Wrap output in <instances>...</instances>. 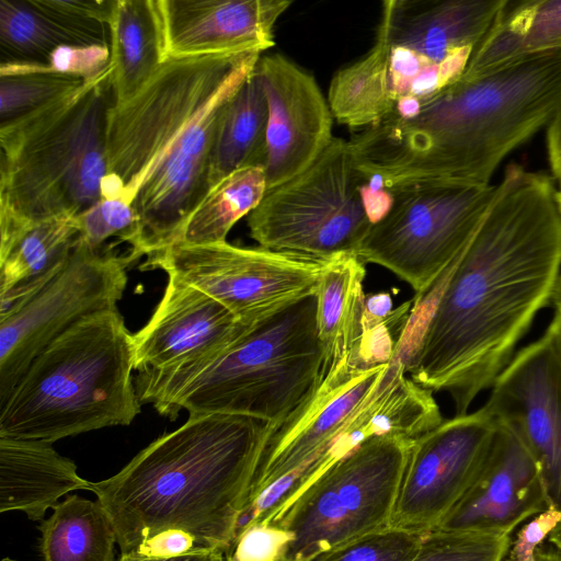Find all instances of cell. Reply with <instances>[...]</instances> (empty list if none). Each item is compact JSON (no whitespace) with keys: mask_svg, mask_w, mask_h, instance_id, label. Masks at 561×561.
I'll list each match as a JSON object with an SVG mask.
<instances>
[{"mask_svg":"<svg viewBox=\"0 0 561 561\" xmlns=\"http://www.w3.org/2000/svg\"><path fill=\"white\" fill-rule=\"evenodd\" d=\"M561 524V513L549 508L537 514L511 541L504 561H531L546 538Z\"/></svg>","mask_w":561,"mask_h":561,"instance_id":"cell-38","label":"cell"},{"mask_svg":"<svg viewBox=\"0 0 561 561\" xmlns=\"http://www.w3.org/2000/svg\"><path fill=\"white\" fill-rule=\"evenodd\" d=\"M197 550L205 549H201L190 534L180 529H167L145 540L131 553L152 558H171Z\"/></svg>","mask_w":561,"mask_h":561,"instance_id":"cell-39","label":"cell"},{"mask_svg":"<svg viewBox=\"0 0 561 561\" xmlns=\"http://www.w3.org/2000/svg\"><path fill=\"white\" fill-rule=\"evenodd\" d=\"M1 62L46 66L49 55L60 46H85L44 14L31 0H0ZM2 57V58H3Z\"/></svg>","mask_w":561,"mask_h":561,"instance_id":"cell-30","label":"cell"},{"mask_svg":"<svg viewBox=\"0 0 561 561\" xmlns=\"http://www.w3.org/2000/svg\"><path fill=\"white\" fill-rule=\"evenodd\" d=\"M391 360L363 368L350 356L320 375L312 391L270 434L243 510L276 481L327 450L346 431L379 392Z\"/></svg>","mask_w":561,"mask_h":561,"instance_id":"cell-15","label":"cell"},{"mask_svg":"<svg viewBox=\"0 0 561 561\" xmlns=\"http://www.w3.org/2000/svg\"><path fill=\"white\" fill-rule=\"evenodd\" d=\"M389 47L379 38L358 60L339 69L329 87L333 117L352 129L368 128L396 107L388 79Z\"/></svg>","mask_w":561,"mask_h":561,"instance_id":"cell-28","label":"cell"},{"mask_svg":"<svg viewBox=\"0 0 561 561\" xmlns=\"http://www.w3.org/2000/svg\"><path fill=\"white\" fill-rule=\"evenodd\" d=\"M546 150L550 165H561V111L546 128Z\"/></svg>","mask_w":561,"mask_h":561,"instance_id":"cell-42","label":"cell"},{"mask_svg":"<svg viewBox=\"0 0 561 561\" xmlns=\"http://www.w3.org/2000/svg\"><path fill=\"white\" fill-rule=\"evenodd\" d=\"M216 299L168 277L162 298L135 334V387L160 412L185 379L249 325Z\"/></svg>","mask_w":561,"mask_h":561,"instance_id":"cell-13","label":"cell"},{"mask_svg":"<svg viewBox=\"0 0 561 561\" xmlns=\"http://www.w3.org/2000/svg\"><path fill=\"white\" fill-rule=\"evenodd\" d=\"M425 534L389 526L309 561H412L419 553Z\"/></svg>","mask_w":561,"mask_h":561,"instance_id":"cell-32","label":"cell"},{"mask_svg":"<svg viewBox=\"0 0 561 561\" xmlns=\"http://www.w3.org/2000/svg\"><path fill=\"white\" fill-rule=\"evenodd\" d=\"M322 364L314 294L250 323L185 379L160 414L239 415L276 428L316 387Z\"/></svg>","mask_w":561,"mask_h":561,"instance_id":"cell-7","label":"cell"},{"mask_svg":"<svg viewBox=\"0 0 561 561\" xmlns=\"http://www.w3.org/2000/svg\"><path fill=\"white\" fill-rule=\"evenodd\" d=\"M255 73L267 103V190L306 170L331 144L328 101L316 79L280 54L261 56Z\"/></svg>","mask_w":561,"mask_h":561,"instance_id":"cell-17","label":"cell"},{"mask_svg":"<svg viewBox=\"0 0 561 561\" xmlns=\"http://www.w3.org/2000/svg\"><path fill=\"white\" fill-rule=\"evenodd\" d=\"M546 332L550 335L553 347L561 362V314L554 312Z\"/></svg>","mask_w":561,"mask_h":561,"instance_id":"cell-43","label":"cell"},{"mask_svg":"<svg viewBox=\"0 0 561 561\" xmlns=\"http://www.w3.org/2000/svg\"><path fill=\"white\" fill-rule=\"evenodd\" d=\"M135 260L78 239L60 271L20 306L0 316V403L31 363L84 319L117 308Z\"/></svg>","mask_w":561,"mask_h":561,"instance_id":"cell-11","label":"cell"},{"mask_svg":"<svg viewBox=\"0 0 561 561\" xmlns=\"http://www.w3.org/2000/svg\"><path fill=\"white\" fill-rule=\"evenodd\" d=\"M497 420L482 405L414 439L391 526L434 530L459 502L492 449Z\"/></svg>","mask_w":561,"mask_h":561,"instance_id":"cell-14","label":"cell"},{"mask_svg":"<svg viewBox=\"0 0 561 561\" xmlns=\"http://www.w3.org/2000/svg\"><path fill=\"white\" fill-rule=\"evenodd\" d=\"M80 239L92 248H102L111 237L130 244L136 261L139 245V225L133 206L121 198H101L77 216Z\"/></svg>","mask_w":561,"mask_h":561,"instance_id":"cell-34","label":"cell"},{"mask_svg":"<svg viewBox=\"0 0 561 561\" xmlns=\"http://www.w3.org/2000/svg\"><path fill=\"white\" fill-rule=\"evenodd\" d=\"M113 477L91 482L107 512L121 554L167 529L201 549L226 552L272 424L229 414H188Z\"/></svg>","mask_w":561,"mask_h":561,"instance_id":"cell-4","label":"cell"},{"mask_svg":"<svg viewBox=\"0 0 561 561\" xmlns=\"http://www.w3.org/2000/svg\"><path fill=\"white\" fill-rule=\"evenodd\" d=\"M266 191L262 165L234 171L213 187L188 216L174 244L203 245L226 241L233 225L261 203Z\"/></svg>","mask_w":561,"mask_h":561,"instance_id":"cell-29","label":"cell"},{"mask_svg":"<svg viewBox=\"0 0 561 561\" xmlns=\"http://www.w3.org/2000/svg\"><path fill=\"white\" fill-rule=\"evenodd\" d=\"M413 443L373 436L317 478L271 522L291 535L283 561H309L391 526Z\"/></svg>","mask_w":561,"mask_h":561,"instance_id":"cell-8","label":"cell"},{"mask_svg":"<svg viewBox=\"0 0 561 561\" xmlns=\"http://www.w3.org/2000/svg\"><path fill=\"white\" fill-rule=\"evenodd\" d=\"M531 561H561V551L553 546H541Z\"/></svg>","mask_w":561,"mask_h":561,"instance_id":"cell-44","label":"cell"},{"mask_svg":"<svg viewBox=\"0 0 561 561\" xmlns=\"http://www.w3.org/2000/svg\"><path fill=\"white\" fill-rule=\"evenodd\" d=\"M497 422L486 461L436 530L510 536L525 519L551 508L538 463L518 435Z\"/></svg>","mask_w":561,"mask_h":561,"instance_id":"cell-18","label":"cell"},{"mask_svg":"<svg viewBox=\"0 0 561 561\" xmlns=\"http://www.w3.org/2000/svg\"><path fill=\"white\" fill-rule=\"evenodd\" d=\"M551 178L556 184L557 198L561 209V165H551Z\"/></svg>","mask_w":561,"mask_h":561,"instance_id":"cell-46","label":"cell"},{"mask_svg":"<svg viewBox=\"0 0 561 561\" xmlns=\"http://www.w3.org/2000/svg\"><path fill=\"white\" fill-rule=\"evenodd\" d=\"M44 14L89 45L110 46L115 0H31Z\"/></svg>","mask_w":561,"mask_h":561,"instance_id":"cell-35","label":"cell"},{"mask_svg":"<svg viewBox=\"0 0 561 561\" xmlns=\"http://www.w3.org/2000/svg\"><path fill=\"white\" fill-rule=\"evenodd\" d=\"M133 334L116 309L77 323L28 366L0 403V437L55 443L140 413Z\"/></svg>","mask_w":561,"mask_h":561,"instance_id":"cell-5","label":"cell"},{"mask_svg":"<svg viewBox=\"0 0 561 561\" xmlns=\"http://www.w3.org/2000/svg\"><path fill=\"white\" fill-rule=\"evenodd\" d=\"M505 0H387L377 37L433 64L472 50L486 35Z\"/></svg>","mask_w":561,"mask_h":561,"instance_id":"cell-20","label":"cell"},{"mask_svg":"<svg viewBox=\"0 0 561 561\" xmlns=\"http://www.w3.org/2000/svg\"><path fill=\"white\" fill-rule=\"evenodd\" d=\"M510 536L432 530L412 561H504Z\"/></svg>","mask_w":561,"mask_h":561,"instance_id":"cell-33","label":"cell"},{"mask_svg":"<svg viewBox=\"0 0 561 561\" xmlns=\"http://www.w3.org/2000/svg\"><path fill=\"white\" fill-rule=\"evenodd\" d=\"M483 407L522 439L561 513V362L546 331L514 355Z\"/></svg>","mask_w":561,"mask_h":561,"instance_id":"cell-16","label":"cell"},{"mask_svg":"<svg viewBox=\"0 0 561 561\" xmlns=\"http://www.w3.org/2000/svg\"><path fill=\"white\" fill-rule=\"evenodd\" d=\"M561 111V46L527 54L393 112L348 140L357 169L389 190L421 182L490 185L515 149Z\"/></svg>","mask_w":561,"mask_h":561,"instance_id":"cell-3","label":"cell"},{"mask_svg":"<svg viewBox=\"0 0 561 561\" xmlns=\"http://www.w3.org/2000/svg\"><path fill=\"white\" fill-rule=\"evenodd\" d=\"M261 54L168 57L136 95L110 110L102 197L133 206L138 259L174 244L210 192L225 111Z\"/></svg>","mask_w":561,"mask_h":561,"instance_id":"cell-2","label":"cell"},{"mask_svg":"<svg viewBox=\"0 0 561 561\" xmlns=\"http://www.w3.org/2000/svg\"><path fill=\"white\" fill-rule=\"evenodd\" d=\"M45 67L53 72L89 81L111 68L110 46H60L49 55Z\"/></svg>","mask_w":561,"mask_h":561,"instance_id":"cell-37","label":"cell"},{"mask_svg":"<svg viewBox=\"0 0 561 561\" xmlns=\"http://www.w3.org/2000/svg\"><path fill=\"white\" fill-rule=\"evenodd\" d=\"M561 273V209L548 174L510 164L460 256L424 296L399 350L408 375L469 412L514 357Z\"/></svg>","mask_w":561,"mask_h":561,"instance_id":"cell-1","label":"cell"},{"mask_svg":"<svg viewBox=\"0 0 561 561\" xmlns=\"http://www.w3.org/2000/svg\"><path fill=\"white\" fill-rule=\"evenodd\" d=\"M363 181L348 141L334 137L306 170L266 191L248 215L250 236L266 249L323 260L357 255L373 226Z\"/></svg>","mask_w":561,"mask_h":561,"instance_id":"cell-9","label":"cell"},{"mask_svg":"<svg viewBox=\"0 0 561 561\" xmlns=\"http://www.w3.org/2000/svg\"><path fill=\"white\" fill-rule=\"evenodd\" d=\"M75 462L59 455L51 443L0 437V512H22L42 519L59 499L90 490Z\"/></svg>","mask_w":561,"mask_h":561,"instance_id":"cell-22","label":"cell"},{"mask_svg":"<svg viewBox=\"0 0 561 561\" xmlns=\"http://www.w3.org/2000/svg\"><path fill=\"white\" fill-rule=\"evenodd\" d=\"M2 561H16V560H13V559H10V558H4V559H2Z\"/></svg>","mask_w":561,"mask_h":561,"instance_id":"cell-48","label":"cell"},{"mask_svg":"<svg viewBox=\"0 0 561 561\" xmlns=\"http://www.w3.org/2000/svg\"><path fill=\"white\" fill-rule=\"evenodd\" d=\"M550 305L554 308V312L561 314V273L552 291Z\"/></svg>","mask_w":561,"mask_h":561,"instance_id":"cell-45","label":"cell"},{"mask_svg":"<svg viewBox=\"0 0 561 561\" xmlns=\"http://www.w3.org/2000/svg\"><path fill=\"white\" fill-rule=\"evenodd\" d=\"M365 276V263L354 254L330 259L321 275L316 293L317 329L323 352L321 374L348 358L357 342Z\"/></svg>","mask_w":561,"mask_h":561,"instance_id":"cell-24","label":"cell"},{"mask_svg":"<svg viewBox=\"0 0 561 561\" xmlns=\"http://www.w3.org/2000/svg\"><path fill=\"white\" fill-rule=\"evenodd\" d=\"M116 561H226L225 551L219 549L197 550L171 558H152L140 554H121Z\"/></svg>","mask_w":561,"mask_h":561,"instance_id":"cell-41","label":"cell"},{"mask_svg":"<svg viewBox=\"0 0 561 561\" xmlns=\"http://www.w3.org/2000/svg\"><path fill=\"white\" fill-rule=\"evenodd\" d=\"M111 68L0 124V211L23 220L79 216L102 198L107 171Z\"/></svg>","mask_w":561,"mask_h":561,"instance_id":"cell-6","label":"cell"},{"mask_svg":"<svg viewBox=\"0 0 561 561\" xmlns=\"http://www.w3.org/2000/svg\"><path fill=\"white\" fill-rule=\"evenodd\" d=\"M115 104L136 95L168 59L159 0H115L110 23Z\"/></svg>","mask_w":561,"mask_h":561,"instance_id":"cell-23","label":"cell"},{"mask_svg":"<svg viewBox=\"0 0 561 561\" xmlns=\"http://www.w3.org/2000/svg\"><path fill=\"white\" fill-rule=\"evenodd\" d=\"M287 0H159L168 57L264 50Z\"/></svg>","mask_w":561,"mask_h":561,"instance_id":"cell-19","label":"cell"},{"mask_svg":"<svg viewBox=\"0 0 561 561\" xmlns=\"http://www.w3.org/2000/svg\"><path fill=\"white\" fill-rule=\"evenodd\" d=\"M267 117L266 98L254 68L225 111L213 153L211 188L239 169L264 165Z\"/></svg>","mask_w":561,"mask_h":561,"instance_id":"cell-26","label":"cell"},{"mask_svg":"<svg viewBox=\"0 0 561 561\" xmlns=\"http://www.w3.org/2000/svg\"><path fill=\"white\" fill-rule=\"evenodd\" d=\"M53 510L39 527L44 561H115L116 531L98 500L73 494Z\"/></svg>","mask_w":561,"mask_h":561,"instance_id":"cell-27","label":"cell"},{"mask_svg":"<svg viewBox=\"0 0 561 561\" xmlns=\"http://www.w3.org/2000/svg\"><path fill=\"white\" fill-rule=\"evenodd\" d=\"M329 260L238 247L227 241L173 244L149 256L142 270L159 268L219 301L240 321L255 322L314 295Z\"/></svg>","mask_w":561,"mask_h":561,"instance_id":"cell-12","label":"cell"},{"mask_svg":"<svg viewBox=\"0 0 561 561\" xmlns=\"http://www.w3.org/2000/svg\"><path fill=\"white\" fill-rule=\"evenodd\" d=\"M84 81L45 66L1 62L0 123L28 114L76 90Z\"/></svg>","mask_w":561,"mask_h":561,"instance_id":"cell-31","label":"cell"},{"mask_svg":"<svg viewBox=\"0 0 561 561\" xmlns=\"http://www.w3.org/2000/svg\"><path fill=\"white\" fill-rule=\"evenodd\" d=\"M291 535L272 523H254L241 529L226 550V561H283Z\"/></svg>","mask_w":561,"mask_h":561,"instance_id":"cell-36","label":"cell"},{"mask_svg":"<svg viewBox=\"0 0 561 561\" xmlns=\"http://www.w3.org/2000/svg\"><path fill=\"white\" fill-rule=\"evenodd\" d=\"M561 46V0H505L463 73L479 75L520 56Z\"/></svg>","mask_w":561,"mask_h":561,"instance_id":"cell-25","label":"cell"},{"mask_svg":"<svg viewBox=\"0 0 561 561\" xmlns=\"http://www.w3.org/2000/svg\"><path fill=\"white\" fill-rule=\"evenodd\" d=\"M548 541L561 551V524L553 529V531L548 537Z\"/></svg>","mask_w":561,"mask_h":561,"instance_id":"cell-47","label":"cell"},{"mask_svg":"<svg viewBox=\"0 0 561 561\" xmlns=\"http://www.w3.org/2000/svg\"><path fill=\"white\" fill-rule=\"evenodd\" d=\"M389 214L371 226L357 256L380 265L415 291L428 293L463 252L495 193V184L434 181L392 188Z\"/></svg>","mask_w":561,"mask_h":561,"instance_id":"cell-10","label":"cell"},{"mask_svg":"<svg viewBox=\"0 0 561 561\" xmlns=\"http://www.w3.org/2000/svg\"><path fill=\"white\" fill-rule=\"evenodd\" d=\"M359 192L363 206L371 225L381 221L391 210L393 205L392 191L385 186L382 179L378 175H364Z\"/></svg>","mask_w":561,"mask_h":561,"instance_id":"cell-40","label":"cell"},{"mask_svg":"<svg viewBox=\"0 0 561 561\" xmlns=\"http://www.w3.org/2000/svg\"><path fill=\"white\" fill-rule=\"evenodd\" d=\"M0 316H3L60 271L80 231L75 216L28 221L0 211Z\"/></svg>","mask_w":561,"mask_h":561,"instance_id":"cell-21","label":"cell"}]
</instances>
